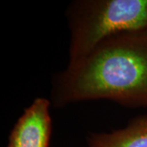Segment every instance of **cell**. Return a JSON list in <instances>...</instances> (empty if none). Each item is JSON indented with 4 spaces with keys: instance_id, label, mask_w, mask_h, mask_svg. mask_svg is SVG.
<instances>
[{
    "instance_id": "6da1fadb",
    "label": "cell",
    "mask_w": 147,
    "mask_h": 147,
    "mask_svg": "<svg viewBox=\"0 0 147 147\" xmlns=\"http://www.w3.org/2000/svg\"><path fill=\"white\" fill-rule=\"evenodd\" d=\"M55 108L107 100L128 109L147 107V30L106 38L53 76Z\"/></svg>"
},
{
    "instance_id": "7a4b0ae2",
    "label": "cell",
    "mask_w": 147,
    "mask_h": 147,
    "mask_svg": "<svg viewBox=\"0 0 147 147\" xmlns=\"http://www.w3.org/2000/svg\"><path fill=\"white\" fill-rule=\"evenodd\" d=\"M69 62L110 37L147 30V0H74L65 9Z\"/></svg>"
},
{
    "instance_id": "3957f363",
    "label": "cell",
    "mask_w": 147,
    "mask_h": 147,
    "mask_svg": "<svg viewBox=\"0 0 147 147\" xmlns=\"http://www.w3.org/2000/svg\"><path fill=\"white\" fill-rule=\"evenodd\" d=\"M52 102L37 97L24 110L13 126L7 147H50Z\"/></svg>"
},
{
    "instance_id": "277c9868",
    "label": "cell",
    "mask_w": 147,
    "mask_h": 147,
    "mask_svg": "<svg viewBox=\"0 0 147 147\" xmlns=\"http://www.w3.org/2000/svg\"><path fill=\"white\" fill-rule=\"evenodd\" d=\"M86 147H147V114L133 118L119 129L90 132Z\"/></svg>"
}]
</instances>
